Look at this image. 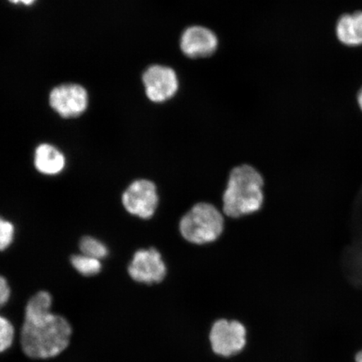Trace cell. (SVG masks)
<instances>
[{"label":"cell","mask_w":362,"mask_h":362,"mask_svg":"<svg viewBox=\"0 0 362 362\" xmlns=\"http://www.w3.org/2000/svg\"><path fill=\"white\" fill-rule=\"evenodd\" d=\"M265 179L255 166L244 163L230 170L221 211L228 219L239 220L259 214L265 202Z\"/></svg>","instance_id":"obj_1"},{"label":"cell","mask_w":362,"mask_h":362,"mask_svg":"<svg viewBox=\"0 0 362 362\" xmlns=\"http://www.w3.org/2000/svg\"><path fill=\"white\" fill-rule=\"evenodd\" d=\"M72 328L61 315L49 314L42 319L25 321L21 334L23 352L35 360L61 355L70 345Z\"/></svg>","instance_id":"obj_2"},{"label":"cell","mask_w":362,"mask_h":362,"mask_svg":"<svg viewBox=\"0 0 362 362\" xmlns=\"http://www.w3.org/2000/svg\"><path fill=\"white\" fill-rule=\"evenodd\" d=\"M226 216L215 204L199 202L181 216L180 237L191 245L204 247L218 241L225 233Z\"/></svg>","instance_id":"obj_3"},{"label":"cell","mask_w":362,"mask_h":362,"mask_svg":"<svg viewBox=\"0 0 362 362\" xmlns=\"http://www.w3.org/2000/svg\"><path fill=\"white\" fill-rule=\"evenodd\" d=\"M160 202L158 185L148 178L133 180L122 194L125 211L136 218L146 221L156 216Z\"/></svg>","instance_id":"obj_4"},{"label":"cell","mask_w":362,"mask_h":362,"mask_svg":"<svg viewBox=\"0 0 362 362\" xmlns=\"http://www.w3.org/2000/svg\"><path fill=\"white\" fill-rule=\"evenodd\" d=\"M127 270L133 281L146 286L160 285L169 275V267L165 257L155 246L136 250Z\"/></svg>","instance_id":"obj_5"},{"label":"cell","mask_w":362,"mask_h":362,"mask_svg":"<svg viewBox=\"0 0 362 362\" xmlns=\"http://www.w3.org/2000/svg\"><path fill=\"white\" fill-rule=\"evenodd\" d=\"M209 342L212 352L223 358L240 354L247 344V330L241 321L217 319L211 324Z\"/></svg>","instance_id":"obj_6"},{"label":"cell","mask_w":362,"mask_h":362,"mask_svg":"<svg viewBox=\"0 0 362 362\" xmlns=\"http://www.w3.org/2000/svg\"><path fill=\"white\" fill-rule=\"evenodd\" d=\"M143 83L149 100L157 103L170 100L179 89L175 71L161 65L149 66L143 75Z\"/></svg>","instance_id":"obj_7"},{"label":"cell","mask_w":362,"mask_h":362,"mask_svg":"<svg viewBox=\"0 0 362 362\" xmlns=\"http://www.w3.org/2000/svg\"><path fill=\"white\" fill-rule=\"evenodd\" d=\"M88 103L87 90L80 85L59 86L49 94V104L52 107L66 119L81 115L87 110Z\"/></svg>","instance_id":"obj_8"},{"label":"cell","mask_w":362,"mask_h":362,"mask_svg":"<svg viewBox=\"0 0 362 362\" xmlns=\"http://www.w3.org/2000/svg\"><path fill=\"white\" fill-rule=\"evenodd\" d=\"M218 45L216 35L203 26H192L181 35L180 49L185 56L192 59L205 58L212 55Z\"/></svg>","instance_id":"obj_9"},{"label":"cell","mask_w":362,"mask_h":362,"mask_svg":"<svg viewBox=\"0 0 362 362\" xmlns=\"http://www.w3.org/2000/svg\"><path fill=\"white\" fill-rule=\"evenodd\" d=\"M34 165L40 174L54 176L65 170L66 160L60 149L52 144H42L35 149Z\"/></svg>","instance_id":"obj_10"},{"label":"cell","mask_w":362,"mask_h":362,"mask_svg":"<svg viewBox=\"0 0 362 362\" xmlns=\"http://www.w3.org/2000/svg\"><path fill=\"white\" fill-rule=\"evenodd\" d=\"M337 38L348 47H358L362 45V12L357 11L344 15L337 21Z\"/></svg>","instance_id":"obj_11"},{"label":"cell","mask_w":362,"mask_h":362,"mask_svg":"<svg viewBox=\"0 0 362 362\" xmlns=\"http://www.w3.org/2000/svg\"><path fill=\"white\" fill-rule=\"evenodd\" d=\"M52 294L47 291H40L27 303L25 321H35L52 314Z\"/></svg>","instance_id":"obj_12"},{"label":"cell","mask_w":362,"mask_h":362,"mask_svg":"<svg viewBox=\"0 0 362 362\" xmlns=\"http://www.w3.org/2000/svg\"><path fill=\"white\" fill-rule=\"evenodd\" d=\"M71 264L80 274L86 277L97 275L102 270L101 260L84 255L83 253L72 256Z\"/></svg>","instance_id":"obj_13"},{"label":"cell","mask_w":362,"mask_h":362,"mask_svg":"<svg viewBox=\"0 0 362 362\" xmlns=\"http://www.w3.org/2000/svg\"><path fill=\"white\" fill-rule=\"evenodd\" d=\"M79 247L84 255L101 260L108 255V248L100 240L86 236L81 239Z\"/></svg>","instance_id":"obj_14"},{"label":"cell","mask_w":362,"mask_h":362,"mask_svg":"<svg viewBox=\"0 0 362 362\" xmlns=\"http://www.w3.org/2000/svg\"><path fill=\"white\" fill-rule=\"evenodd\" d=\"M15 339V328L6 317L0 315V353L6 351Z\"/></svg>","instance_id":"obj_15"},{"label":"cell","mask_w":362,"mask_h":362,"mask_svg":"<svg viewBox=\"0 0 362 362\" xmlns=\"http://www.w3.org/2000/svg\"><path fill=\"white\" fill-rule=\"evenodd\" d=\"M16 228L11 221L0 216V252L6 250L15 239Z\"/></svg>","instance_id":"obj_16"},{"label":"cell","mask_w":362,"mask_h":362,"mask_svg":"<svg viewBox=\"0 0 362 362\" xmlns=\"http://www.w3.org/2000/svg\"><path fill=\"white\" fill-rule=\"evenodd\" d=\"M11 296V289L7 279L0 275V308L6 305Z\"/></svg>","instance_id":"obj_17"},{"label":"cell","mask_w":362,"mask_h":362,"mask_svg":"<svg viewBox=\"0 0 362 362\" xmlns=\"http://www.w3.org/2000/svg\"><path fill=\"white\" fill-rule=\"evenodd\" d=\"M8 1L13 4H23L25 6H31V4H34L36 0H8Z\"/></svg>","instance_id":"obj_18"},{"label":"cell","mask_w":362,"mask_h":362,"mask_svg":"<svg viewBox=\"0 0 362 362\" xmlns=\"http://www.w3.org/2000/svg\"><path fill=\"white\" fill-rule=\"evenodd\" d=\"M357 102H358L359 107L362 111V88L359 90L358 95H357Z\"/></svg>","instance_id":"obj_19"},{"label":"cell","mask_w":362,"mask_h":362,"mask_svg":"<svg viewBox=\"0 0 362 362\" xmlns=\"http://www.w3.org/2000/svg\"><path fill=\"white\" fill-rule=\"evenodd\" d=\"M355 362H362V350L356 353L355 356Z\"/></svg>","instance_id":"obj_20"}]
</instances>
